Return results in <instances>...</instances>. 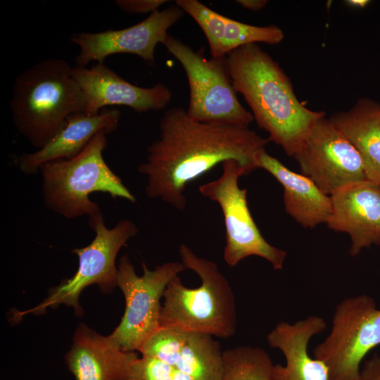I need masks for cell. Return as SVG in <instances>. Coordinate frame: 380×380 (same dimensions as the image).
<instances>
[{
	"label": "cell",
	"instance_id": "obj_1",
	"mask_svg": "<svg viewBox=\"0 0 380 380\" xmlns=\"http://www.w3.org/2000/svg\"><path fill=\"white\" fill-rule=\"evenodd\" d=\"M159 131L138 172L146 177L148 198L160 199L181 211L186 206L188 184L228 160L238 161L251 173L270 141L246 125L196 121L181 107L164 112Z\"/></svg>",
	"mask_w": 380,
	"mask_h": 380
},
{
	"label": "cell",
	"instance_id": "obj_2",
	"mask_svg": "<svg viewBox=\"0 0 380 380\" xmlns=\"http://www.w3.org/2000/svg\"><path fill=\"white\" fill-rule=\"evenodd\" d=\"M226 63L236 91L243 96L258 127L269 134L270 141L293 156L325 113L298 101L283 69L257 44L230 52Z\"/></svg>",
	"mask_w": 380,
	"mask_h": 380
},
{
	"label": "cell",
	"instance_id": "obj_3",
	"mask_svg": "<svg viewBox=\"0 0 380 380\" xmlns=\"http://www.w3.org/2000/svg\"><path fill=\"white\" fill-rule=\"evenodd\" d=\"M65 60L40 61L18 75L9 102L17 131L37 150L46 144L66 124L83 112L81 90Z\"/></svg>",
	"mask_w": 380,
	"mask_h": 380
},
{
	"label": "cell",
	"instance_id": "obj_4",
	"mask_svg": "<svg viewBox=\"0 0 380 380\" xmlns=\"http://www.w3.org/2000/svg\"><path fill=\"white\" fill-rule=\"evenodd\" d=\"M182 262L201 279L187 288L177 275L167 284L160 316V328L229 338L236 331L235 297L229 281L217 264L198 256L186 245L179 248Z\"/></svg>",
	"mask_w": 380,
	"mask_h": 380
},
{
	"label": "cell",
	"instance_id": "obj_5",
	"mask_svg": "<svg viewBox=\"0 0 380 380\" xmlns=\"http://www.w3.org/2000/svg\"><path fill=\"white\" fill-rule=\"evenodd\" d=\"M106 136L104 132H100L76 156L50 161L40 167L42 198L48 209L68 219L96 215L101 211L98 203L89 198L93 192L136 201L103 158V153L108 145Z\"/></svg>",
	"mask_w": 380,
	"mask_h": 380
},
{
	"label": "cell",
	"instance_id": "obj_6",
	"mask_svg": "<svg viewBox=\"0 0 380 380\" xmlns=\"http://www.w3.org/2000/svg\"><path fill=\"white\" fill-rule=\"evenodd\" d=\"M89 226L95 236L87 246L72 251L78 256L79 265L75 274L53 287L48 296L32 309L14 313L17 319L29 313L39 315L49 308H56L63 304L71 306L77 315H82L79 303L81 292L91 284H96L104 293H111L118 286L117 255L120 248L139 232L138 227L131 220H120L113 228H108L101 213L89 217Z\"/></svg>",
	"mask_w": 380,
	"mask_h": 380
},
{
	"label": "cell",
	"instance_id": "obj_7",
	"mask_svg": "<svg viewBox=\"0 0 380 380\" xmlns=\"http://www.w3.org/2000/svg\"><path fill=\"white\" fill-rule=\"evenodd\" d=\"M163 44L181 64L188 81V115L198 122L248 126L253 115L240 103L226 56L208 58L203 49L191 46L167 34Z\"/></svg>",
	"mask_w": 380,
	"mask_h": 380
},
{
	"label": "cell",
	"instance_id": "obj_8",
	"mask_svg": "<svg viewBox=\"0 0 380 380\" xmlns=\"http://www.w3.org/2000/svg\"><path fill=\"white\" fill-rule=\"evenodd\" d=\"M379 345L380 310L362 294L337 305L329 334L312 352L327 367L329 380H359L362 360Z\"/></svg>",
	"mask_w": 380,
	"mask_h": 380
},
{
	"label": "cell",
	"instance_id": "obj_9",
	"mask_svg": "<svg viewBox=\"0 0 380 380\" xmlns=\"http://www.w3.org/2000/svg\"><path fill=\"white\" fill-rule=\"evenodd\" d=\"M143 274H137L128 255L118 265V286L125 299V308L120 324L110 337L127 352L139 351L160 328L161 298L167 284L186 267L181 262H169L148 270L141 264Z\"/></svg>",
	"mask_w": 380,
	"mask_h": 380
},
{
	"label": "cell",
	"instance_id": "obj_10",
	"mask_svg": "<svg viewBox=\"0 0 380 380\" xmlns=\"http://www.w3.org/2000/svg\"><path fill=\"white\" fill-rule=\"evenodd\" d=\"M222 173L215 180L199 186L200 194L217 202L222 210L225 230L226 245L223 258L230 267L251 255L267 260L274 270H281L286 253L270 244L261 234L248 208L246 189H241L240 177L248 175L236 160L222 163Z\"/></svg>",
	"mask_w": 380,
	"mask_h": 380
},
{
	"label": "cell",
	"instance_id": "obj_11",
	"mask_svg": "<svg viewBox=\"0 0 380 380\" xmlns=\"http://www.w3.org/2000/svg\"><path fill=\"white\" fill-rule=\"evenodd\" d=\"M293 157L303 175L328 196L367 179L359 153L325 116L316 122Z\"/></svg>",
	"mask_w": 380,
	"mask_h": 380
},
{
	"label": "cell",
	"instance_id": "obj_12",
	"mask_svg": "<svg viewBox=\"0 0 380 380\" xmlns=\"http://www.w3.org/2000/svg\"><path fill=\"white\" fill-rule=\"evenodd\" d=\"M184 13L174 5L156 11L142 21L124 29L75 33L70 41L80 49L75 58L76 65L86 66L91 61L104 63L108 56L118 53L136 55L153 65L157 44L163 43L169 28Z\"/></svg>",
	"mask_w": 380,
	"mask_h": 380
},
{
	"label": "cell",
	"instance_id": "obj_13",
	"mask_svg": "<svg viewBox=\"0 0 380 380\" xmlns=\"http://www.w3.org/2000/svg\"><path fill=\"white\" fill-rule=\"evenodd\" d=\"M72 76L77 83L83 99V113H99L108 106H127L137 113L165 109L172 94L164 84L151 87L129 83L104 63L91 68L72 66Z\"/></svg>",
	"mask_w": 380,
	"mask_h": 380
},
{
	"label": "cell",
	"instance_id": "obj_14",
	"mask_svg": "<svg viewBox=\"0 0 380 380\" xmlns=\"http://www.w3.org/2000/svg\"><path fill=\"white\" fill-rule=\"evenodd\" d=\"M139 352L161 360L194 380H222L223 352L210 335L160 328Z\"/></svg>",
	"mask_w": 380,
	"mask_h": 380
},
{
	"label": "cell",
	"instance_id": "obj_15",
	"mask_svg": "<svg viewBox=\"0 0 380 380\" xmlns=\"http://www.w3.org/2000/svg\"><path fill=\"white\" fill-rule=\"evenodd\" d=\"M330 197L331 213L327 226L350 235L352 255L380 244V184L367 179L348 185Z\"/></svg>",
	"mask_w": 380,
	"mask_h": 380
},
{
	"label": "cell",
	"instance_id": "obj_16",
	"mask_svg": "<svg viewBox=\"0 0 380 380\" xmlns=\"http://www.w3.org/2000/svg\"><path fill=\"white\" fill-rule=\"evenodd\" d=\"M137 357L122 350L110 336L80 324L65 361L75 380H129L130 366Z\"/></svg>",
	"mask_w": 380,
	"mask_h": 380
},
{
	"label": "cell",
	"instance_id": "obj_17",
	"mask_svg": "<svg viewBox=\"0 0 380 380\" xmlns=\"http://www.w3.org/2000/svg\"><path fill=\"white\" fill-rule=\"evenodd\" d=\"M120 117V111L114 108L102 109L95 115L81 112L70 115L65 125L42 148L18 157L19 170L31 175L39 172L40 167L48 162L76 156L99 132L108 134L115 132Z\"/></svg>",
	"mask_w": 380,
	"mask_h": 380
},
{
	"label": "cell",
	"instance_id": "obj_18",
	"mask_svg": "<svg viewBox=\"0 0 380 380\" xmlns=\"http://www.w3.org/2000/svg\"><path fill=\"white\" fill-rule=\"evenodd\" d=\"M327 328L324 318L310 315L290 324L281 322L267 334L269 346L279 349L286 360L284 366L274 365V380H329L325 364L311 357L308 351L310 339Z\"/></svg>",
	"mask_w": 380,
	"mask_h": 380
},
{
	"label": "cell",
	"instance_id": "obj_19",
	"mask_svg": "<svg viewBox=\"0 0 380 380\" xmlns=\"http://www.w3.org/2000/svg\"><path fill=\"white\" fill-rule=\"evenodd\" d=\"M176 5L190 15L204 33L211 57L226 56L250 44H277L284 38L277 25L258 26L224 16L197 0H177Z\"/></svg>",
	"mask_w": 380,
	"mask_h": 380
},
{
	"label": "cell",
	"instance_id": "obj_20",
	"mask_svg": "<svg viewBox=\"0 0 380 380\" xmlns=\"http://www.w3.org/2000/svg\"><path fill=\"white\" fill-rule=\"evenodd\" d=\"M258 168L268 172L282 185L286 211L300 224L313 228L327 222L331 213V197L310 178L291 171L265 150L258 157Z\"/></svg>",
	"mask_w": 380,
	"mask_h": 380
},
{
	"label": "cell",
	"instance_id": "obj_21",
	"mask_svg": "<svg viewBox=\"0 0 380 380\" xmlns=\"http://www.w3.org/2000/svg\"><path fill=\"white\" fill-rule=\"evenodd\" d=\"M329 120L359 153L367 179L380 184V103L362 98Z\"/></svg>",
	"mask_w": 380,
	"mask_h": 380
},
{
	"label": "cell",
	"instance_id": "obj_22",
	"mask_svg": "<svg viewBox=\"0 0 380 380\" xmlns=\"http://www.w3.org/2000/svg\"><path fill=\"white\" fill-rule=\"evenodd\" d=\"M222 380H274V364L262 348L238 346L222 353Z\"/></svg>",
	"mask_w": 380,
	"mask_h": 380
},
{
	"label": "cell",
	"instance_id": "obj_23",
	"mask_svg": "<svg viewBox=\"0 0 380 380\" xmlns=\"http://www.w3.org/2000/svg\"><path fill=\"white\" fill-rule=\"evenodd\" d=\"M174 368L149 355L137 357L132 363L129 380H172Z\"/></svg>",
	"mask_w": 380,
	"mask_h": 380
},
{
	"label": "cell",
	"instance_id": "obj_24",
	"mask_svg": "<svg viewBox=\"0 0 380 380\" xmlns=\"http://www.w3.org/2000/svg\"><path fill=\"white\" fill-rule=\"evenodd\" d=\"M169 1L166 0H116L115 5L127 13H152Z\"/></svg>",
	"mask_w": 380,
	"mask_h": 380
},
{
	"label": "cell",
	"instance_id": "obj_25",
	"mask_svg": "<svg viewBox=\"0 0 380 380\" xmlns=\"http://www.w3.org/2000/svg\"><path fill=\"white\" fill-rule=\"evenodd\" d=\"M359 380H380V357L374 355L368 360L362 370Z\"/></svg>",
	"mask_w": 380,
	"mask_h": 380
},
{
	"label": "cell",
	"instance_id": "obj_26",
	"mask_svg": "<svg viewBox=\"0 0 380 380\" xmlns=\"http://www.w3.org/2000/svg\"><path fill=\"white\" fill-rule=\"evenodd\" d=\"M236 2L239 4L245 9L253 11H258L262 9L268 3L267 0H237Z\"/></svg>",
	"mask_w": 380,
	"mask_h": 380
},
{
	"label": "cell",
	"instance_id": "obj_27",
	"mask_svg": "<svg viewBox=\"0 0 380 380\" xmlns=\"http://www.w3.org/2000/svg\"><path fill=\"white\" fill-rule=\"evenodd\" d=\"M172 380H194L189 375L174 369Z\"/></svg>",
	"mask_w": 380,
	"mask_h": 380
},
{
	"label": "cell",
	"instance_id": "obj_28",
	"mask_svg": "<svg viewBox=\"0 0 380 380\" xmlns=\"http://www.w3.org/2000/svg\"><path fill=\"white\" fill-rule=\"evenodd\" d=\"M369 3V1L367 0H349L347 1V4L356 7L360 8H364Z\"/></svg>",
	"mask_w": 380,
	"mask_h": 380
}]
</instances>
